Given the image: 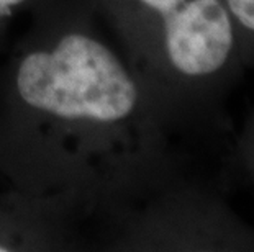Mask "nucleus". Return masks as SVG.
<instances>
[{
	"label": "nucleus",
	"instance_id": "obj_1",
	"mask_svg": "<svg viewBox=\"0 0 254 252\" xmlns=\"http://www.w3.org/2000/svg\"><path fill=\"white\" fill-rule=\"evenodd\" d=\"M13 100L66 133L131 135L159 144V121L171 105L133 66L89 30L74 28L40 43L18 59Z\"/></svg>",
	"mask_w": 254,
	"mask_h": 252
},
{
	"label": "nucleus",
	"instance_id": "obj_4",
	"mask_svg": "<svg viewBox=\"0 0 254 252\" xmlns=\"http://www.w3.org/2000/svg\"><path fill=\"white\" fill-rule=\"evenodd\" d=\"M238 149H240V155L248 170L254 167V111L248 120L245 130H243V135L240 136Z\"/></svg>",
	"mask_w": 254,
	"mask_h": 252
},
{
	"label": "nucleus",
	"instance_id": "obj_2",
	"mask_svg": "<svg viewBox=\"0 0 254 252\" xmlns=\"http://www.w3.org/2000/svg\"><path fill=\"white\" fill-rule=\"evenodd\" d=\"M136 66L177 111L210 110L246 67L225 0H122Z\"/></svg>",
	"mask_w": 254,
	"mask_h": 252
},
{
	"label": "nucleus",
	"instance_id": "obj_6",
	"mask_svg": "<svg viewBox=\"0 0 254 252\" xmlns=\"http://www.w3.org/2000/svg\"><path fill=\"white\" fill-rule=\"evenodd\" d=\"M250 174H251V175L254 177V167H251V169H250Z\"/></svg>",
	"mask_w": 254,
	"mask_h": 252
},
{
	"label": "nucleus",
	"instance_id": "obj_3",
	"mask_svg": "<svg viewBox=\"0 0 254 252\" xmlns=\"http://www.w3.org/2000/svg\"><path fill=\"white\" fill-rule=\"evenodd\" d=\"M240 36L246 67L254 66V0H225Z\"/></svg>",
	"mask_w": 254,
	"mask_h": 252
},
{
	"label": "nucleus",
	"instance_id": "obj_5",
	"mask_svg": "<svg viewBox=\"0 0 254 252\" xmlns=\"http://www.w3.org/2000/svg\"><path fill=\"white\" fill-rule=\"evenodd\" d=\"M28 0H0V23L7 15L12 13V10L25 5Z\"/></svg>",
	"mask_w": 254,
	"mask_h": 252
}]
</instances>
